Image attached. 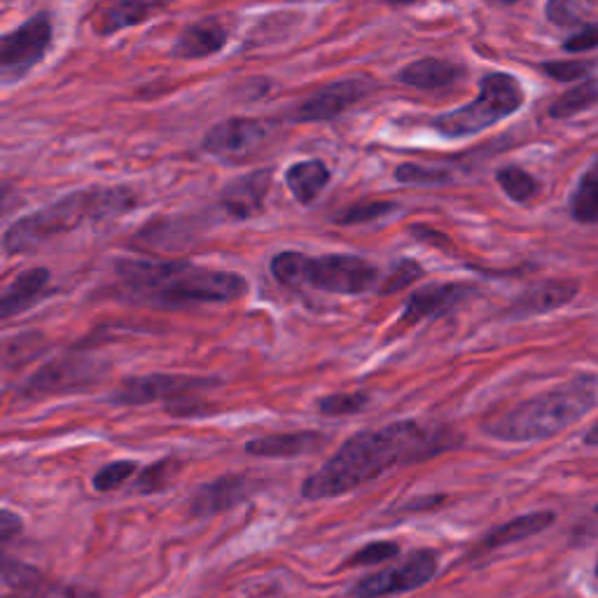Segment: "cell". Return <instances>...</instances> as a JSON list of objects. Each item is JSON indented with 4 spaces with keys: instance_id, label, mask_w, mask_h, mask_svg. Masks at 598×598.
<instances>
[{
    "instance_id": "cell-34",
    "label": "cell",
    "mask_w": 598,
    "mask_h": 598,
    "mask_svg": "<svg viewBox=\"0 0 598 598\" xmlns=\"http://www.w3.org/2000/svg\"><path fill=\"white\" fill-rule=\"evenodd\" d=\"M400 547L395 542H371L367 547H363L361 552H355L353 557H349V565H369V563H381L398 557Z\"/></svg>"
},
{
    "instance_id": "cell-10",
    "label": "cell",
    "mask_w": 598,
    "mask_h": 598,
    "mask_svg": "<svg viewBox=\"0 0 598 598\" xmlns=\"http://www.w3.org/2000/svg\"><path fill=\"white\" fill-rule=\"evenodd\" d=\"M103 375V367L85 358H61L38 369V375L30 377L22 393L26 398H45L83 391L96 383Z\"/></svg>"
},
{
    "instance_id": "cell-23",
    "label": "cell",
    "mask_w": 598,
    "mask_h": 598,
    "mask_svg": "<svg viewBox=\"0 0 598 598\" xmlns=\"http://www.w3.org/2000/svg\"><path fill=\"white\" fill-rule=\"evenodd\" d=\"M552 522H554L552 512H530V514H524V516H516V520L508 522L505 526L496 528L491 536L484 538L481 547L484 549H496V547H503V545H510V542H520L524 538H530V536H536V533L549 528V526H552Z\"/></svg>"
},
{
    "instance_id": "cell-33",
    "label": "cell",
    "mask_w": 598,
    "mask_h": 598,
    "mask_svg": "<svg viewBox=\"0 0 598 598\" xmlns=\"http://www.w3.org/2000/svg\"><path fill=\"white\" fill-rule=\"evenodd\" d=\"M136 467L138 465L134 461H118V463H110V465L101 467V471L94 475V489L96 491L120 489L122 484L136 473Z\"/></svg>"
},
{
    "instance_id": "cell-26",
    "label": "cell",
    "mask_w": 598,
    "mask_h": 598,
    "mask_svg": "<svg viewBox=\"0 0 598 598\" xmlns=\"http://www.w3.org/2000/svg\"><path fill=\"white\" fill-rule=\"evenodd\" d=\"M496 178H498V185L505 190L508 197H510L512 202H520V204H524V202H528V199L536 197L538 187H540L536 178H533L530 173H526V171L520 169V167H505V169H500Z\"/></svg>"
},
{
    "instance_id": "cell-5",
    "label": "cell",
    "mask_w": 598,
    "mask_h": 598,
    "mask_svg": "<svg viewBox=\"0 0 598 598\" xmlns=\"http://www.w3.org/2000/svg\"><path fill=\"white\" fill-rule=\"evenodd\" d=\"M273 279L288 288L312 285L337 295H363L375 288L379 269L355 255L309 257L297 251H283L271 260Z\"/></svg>"
},
{
    "instance_id": "cell-37",
    "label": "cell",
    "mask_w": 598,
    "mask_h": 598,
    "mask_svg": "<svg viewBox=\"0 0 598 598\" xmlns=\"http://www.w3.org/2000/svg\"><path fill=\"white\" fill-rule=\"evenodd\" d=\"M598 47V24H589L579 30V34L571 36L563 42L565 52H587Z\"/></svg>"
},
{
    "instance_id": "cell-22",
    "label": "cell",
    "mask_w": 598,
    "mask_h": 598,
    "mask_svg": "<svg viewBox=\"0 0 598 598\" xmlns=\"http://www.w3.org/2000/svg\"><path fill=\"white\" fill-rule=\"evenodd\" d=\"M161 5H164V0H120V3L110 5L99 20V30L101 34H118L122 28L136 26L141 22H145L155 14Z\"/></svg>"
},
{
    "instance_id": "cell-2",
    "label": "cell",
    "mask_w": 598,
    "mask_h": 598,
    "mask_svg": "<svg viewBox=\"0 0 598 598\" xmlns=\"http://www.w3.org/2000/svg\"><path fill=\"white\" fill-rule=\"evenodd\" d=\"M120 279L136 297L169 309L234 302L246 295V281L239 273L187 263H122Z\"/></svg>"
},
{
    "instance_id": "cell-11",
    "label": "cell",
    "mask_w": 598,
    "mask_h": 598,
    "mask_svg": "<svg viewBox=\"0 0 598 598\" xmlns=\"http://www.w3.org/2000/svg\"><path fill=\"white\" fill-rule=\"evenodd\" d=\"M211 386H216V381L204 379V377L148 375V377L126 379L112 400H115L118 405H148V402H159V400L187 398Z\"/></svg>"
},
{
    "instance_id": "cell-16",
    "label": "cell",
    "mask_w": 598,
    "mask_h": 598,
    "mask_svg": "<svg viewBox=\"0 0 598 598\" xmlns=\"http://www.w3.org/2000/svg\"><path fill=\"white\" fill-rule=\"evenodd\" d=\"M230 38V30L218 17H208L197 24H190L173 45L178 59H204L218 54Z\"/></svg>"
},
{
    "instance_id": "cell-31",
    "label": "cell",
    "mask_w": 598,
    "mask_h": 598,
    "mask_svg": "<svg viewBox=\"0 0 598 598\" xmlns=\"http://www.w3.org/2000/svg\"><path fill=\"white\" fill-rule=\"evenodd\" d=\"M3 579L12 589H42V575L26 563L3 559Z\"/></svg>"
},
{
    "instance_id": "cell-25",
    "label": "cell",
    "mask_w": 598,
    "mask_h": 598,
    "mask_svg": "<svg viewBox=\"0 0 598 598\" xmlns=\"http://www.w3.org/2000/svg\"><path fill=\"white\" fill-rule=\"evenodd\" d=\"M571 213L577 222H598V171L582 178L571 199Z\"/></svg>"
},
{
    "instance_id": "cell-43",
    "label": "cell",
    "mask_w": 598,
    "mask_h": 598,
    "mask_svg": "<svg viewBox=\"0 0 598 598\" xmlns=\"http://www.w3.org/2000/svg\"><path fill=\"white\" fill-rule=\"evenodd\" d=\"M500 3H516V0H500Z\"/></svg>"
},
{
    "instance_id": "cell-32",
    "label": "cell",
    "mask_w": 598,
    "mask_h": 598,
    "mask_svg": "<svg viewBox=\"0 0 598 598\" xmlns=\"http://www.w3.org/2000/svg\"><path fill=\"white\" fill-rule=\"evenodd\" d=\"M369 402L365 393H334L318 400V410L326 416H349L361 412Z\"/></svg>"
},
{
    "instance_id": "cell-4",
    "label": "cell",
    "mask_w": 598,
    "mask_h": 598,
    "mask_svg": "<svg viewBox=\"0 0 598 598\" xmlns=\"http://www.w3.org/2000/svg\"><path fill=\"white\" fill-rule=\"evenodd\" d=\"M596 405L589 386H569L549 391L505 412L487 424V432L500 442H538L577 424Z\"/></svg>"
},
{
    "instance_id": "cell-45",
    "label": "cell",
    "mask_w": 598,
    "mask_h": 598,
    "mask_svg": "<svg viewBox=\"0 0 598 598\" xmlns=\"http://www.w3.org/2000/svg\"><path fill=\"white\" fill-rule=\"evenodd\" d=\"M596 512H598V508H596Z\"/></svg>"
},
{
    "instance_id": "cell-42",
    "label": "cell",
    "mask_w": 598,
    "mask_h": 598,
    "mask_svg": "<svg viewBox=\"0 0 598 598\" xmlns=\"http://www.w3.org/2000/svg\"><path fill=\"white\" fill-rule=\"evenodd\" d=\"M388 3L402 8V5H412V3H416V0H388Z\"/></svg>"
},
{
    "instance_id": "cell-15",
    "label": "cell",
    "mask_w": 598,
    "mask_h": 598,
    "mask_svg": "<svg viewBox=\"0 0 598 598\" xmlns=\"http://www.w3.org/2000/svg\"><path fill=\"white\" fill-rule=\"evenodd\" d=\"M47 295H52L50 290V271L45 267L38 269H28L20 273L3 293V300H0V316L12 318L28 312L30 306H36L42 302Z\"/></svg>"
},
{
    "instance_id": "cell-12",
    "label": "cell",
    "mask_w": 598,
    "mask_h": 598,
    "mask_svg": "<svg viewBox=\"0 0 598 598\" xmlns=\"http://www.w3.org/2000/svg\"><path fill=\"white\" fill-rule=\"evenodd\" d=\"M369 85L363 80H339V83H330L328 87L318 89L309 99L302 101L295 110L297 122H328L337 115H342L355 103H361L369 94Z\"/></svg>"
},
{
    "instance_id": "cell-30",
    "label": "cell",
    "mask_w": 598,
    "mask_h": 598,
    "mask_svg": "<svg viewBox=\"0 0 598 598\" xmlns=\"http://www.w3.org/2000/svg\"><path fill=\"white\" fill-rule=\"evenodd\" d=\"M395 178L405 185H444L451 181V173L440 167L402 164V167H398Z\"/></svg>"
},
{
    "instance_id": "cell-28",
    "label": "cell",
    "mask_w": 598,
    "mask_h": 598,
    "mask_svg": "<svg viewBox=\"0 0 598 598\" xmlns=\"http://www.w3.org/2000/svg\"><path fill=\"white\" fill-rule=\"evenodd\" d=\"M178 471H181V463H178L175 459L159 461L150 467H145V471L138 477V481H136V489L141 493H157L161 489H167L169 484L173 481V477L178 475Z\"/></svg>"
},
{
    "instance_id": "cell-39",
    "label": "cell",
    "mask_w": 598,
    "mask_h": 598,
    "mask_svg": "<svg viewBox=\"0 0 598 598\" xmlns=\"http://www.w3.org/2000/svg\"><path fill=\"white\" fill-rule=\"evenodd\" d=\"M54 598H101V596L89 591V589H83V587H63V589L54 591Z\"/></svg>"
},
{
    "instance_id": "cell-35",
    "label": "cell",
    "mask_w": 598,
    "mask_h": 598,
    "mask_svg": "<svg viewBox=\"0 0 598 598\" xmlns=\"http://www.w3.org/2000/svg\"><path fill=\"white\" fill-rule=\"evenodd\" d=\"M542 71L549 77L559 80V83H575V80L585 77L589 73V63H585V61H552V63H545Z\"/></svg>"
},
{
    "instance_id": "cell-19",
    "label": "cell",
    "mask_w": 598,
    "mask_h": 598,
    "mask_svg": "<svg viewBox=\"0 0 598 598\" xmlns=\"http://www.w3.org/2000/svg\"><path fill=\"white\" fill-rule=\"evenodd\" d=\"M248 493V479L244 477H222L218 481L204 484V487L192 496L190 512L194 516H211L222 510H230Z\"/></svg>"
},
{
    "instance_id": "cell-27",
    "label": "cell",
    "mask_w": 598,
    "mask_h": 598,
    "mask_svg": "<svg viewBox=\"0 0 598 598\" xmlns=\"http://www.w3.org/2000/svg\"><path fill=\"white\" fill-rule=\"evenodd\" d=\"M591 8L594 0H547V20L557 26H577Z\"/></svg>"
},
{
    "instance_id": "cell-7",
    "label": "cell",
    "mask_w": 598,
    "mask_h": 598,
    "mask_svg": "<svg viewBox=\"0 0 598 598\" xmlns=\"http://www.w3.org/2000/svg\"><path fill=\"white\" fill-rule=\"evenodd\" d=\"M52 42V24L47 14L24 22L0 40V71L5 80H17L42 61Z\"/></svg>"
},
{
    "instance_id": "cell-29",
    "label": "cell",
    "mask_w": 598,
    "mask_h": 598,
    "mask_svg": "<svg viewBox=\"0 0 598 598\" xmlns=\"http://www.w3.org/2000/svg\"><path fill=\"white\" fill-rule=\"evenodd\" d=\"M393 202H361L346 211L339 213L334 220L339 224H363V222H371V220H381L386 216H391L395 211Z\"/></svg>"
},
{
    "instance_id": "cell-38",
    "label": "cell",
    "mask_w": 598,
    "mask_h": 598,
    "mask_svg": "<svg viewBox=\"0 0 598 598\" xmlns=\"http://www.w3.org/2000/svg\"><path fill=\"white\" fill-rule=\"evenodd\" d=\"M20 533H22V520H20V516L12 514L10 510H3V514H0V540L8 542L14 536H20Z\"/></svg>"
},
{
    "instance_id": "cell-20",
    "label": "cell",
    "mask_w": 598,
    "mask_h": 598,
    "mask_svg": "<svg viewBox=\"0 0 598 598\" xmlns=\"http://www.w3.org/2000/svg\"><path fill=\"white\" fill-rule=\"evenodd\" d=\"M577 295L575 281H545L533 285L530 290L512 304V316H538L554 312L559 306L569 304Z\"/></svg>"
},
{
    "instance_id": "cell-8",
    "label": "cell",
    "mask_w": 598,
    "mask_h": 598,
    "mask_svg": "<svg viewBox=\"0 0 598 598\" xmlns=\"http://www.w3.org/2000/svg\"><path fill=\"white\" fill-rule=\"evenodd\" d=\"M438 573V554L432 549H418L407 561L393 569H383L375 575L361 579L353 587L355 598H383L391 594H405L428 585Z\"/></svg>"
},
{
    "instance_id": "cell-44",
    "label": "cell",
    "mask_w": 598,
    "mask_h": 598,
    "mask_svg": "<svg viewBox=\"0 0 598 598\" xmlns=\"http://www.w3.org/2000/svg\"><path fill=\"white\" fill-rule=\"evenodd\" d=\"M596 575H598V559H596Z\"/></svg>"
},
{
    "instance_id": "cell-41",
    "label": "cell",
    "mask_w": 598,
    "mask_h": 598,
    "mask_svg": "<svg viewBox=\"0 0 598 598\" xmlns=\"http://www.w3.org/2000/svg\"><path fill=\"white\" fill-rule=\"evenodd\" d=\"M585 442L587 444H591V447H598V422L589 428V432H587V438H585Z\"/></svg>"
},
{
    "instance_id": "cell-1",
    "label": "cell",
    "mask_w": 598,
    "mask_h": 598,
    "mask_svg": "<svg viewBox=\"0 0 598 598\" xmlns=\"http://www.w3.org/2000/svg\"><path fill=\"white\" fill-rule=\"evenodd\" d=\"M451 442L447 430H435L416 422H398L379 430L355 435L342 449L304 481L302 493L309 500L337 498L365 487L398 465L426 461Z\"/></svg>"
},
{
    "instance_id": "cell-24",
    "label": "cell",
    "mask_w": 598,
    "mask_h": 598,
    "mask_svg": "<svg viewBox=\"0 0 598 598\" xmlns=\"http://www.w3.org/2000/svg\"><path fill=\"white\" fill-rule=\"evenodd\" d=\"M596 101H598V80H587V83H582L561 94L552 103V108H549V115L554 120H569L577 115V112L591 108Z\"/></svg>"
},
{
    "instance_id": "cell-9",
    "label": "cell",
    "mask_w": 598,
    "mask_h": 598,
    "mask_svg": "<svg viewBox=\"0 0 598 598\" xmlns=\"http://www.w3.org/2000/svg\"><path fill=\"white\" fill-rule=\"evenodd\" d=\"M269 126L260 120L234 118L211 126L204 136V150L222 161H244L263 148Z\"/></svg>"
},
{
    "instance_id": "cell-40",
    "label": "cell",
    "mask_w": 598,
    "mask_h": 598,
    "mask_svg": "<svg viewBox=\"0 0 598 598\" xmlns=\"http://www.w3.org/2000/svg\"><path fill=\"white\" fill-rule=\"evenodd\" d=\"M3 598H42V589H12Z\"/></svg>"
},
{
    "instance_id": "cell-6",
    "label": "cell",
    "mask_w": 598,
    "mask_h": 598,
    "mask_svg": "<svg viewBox=\"0 0 598 598\" xmlns=\"http://www.w3.org/2000/svg\"><path fill=\"white\" fill-rule=\"evenodd\" d=\"M524 106V89L508 73H491L481 80L479 96L463 108L435 118V132L447 138L475 136L484 129L514 115Z\"/></svg>"
},
{
    "instance_id": "cell-3",
    "label": "cell",
    "mask_w": 598,
    "mask_h": 598,
    "mask_svg": "<svg viewBox=\"0 0 598 598\" xmlns=\"http://www.w3.org/2000/svg\"><path fill=\"white\" fill-rule=\"evenodd\" d=\"M134 206V192L126 187H89L38 208L26 218L12 222L3 236L8 255L30 253L52 239L80 230L87 222L112 218Z\"/></svg>"
},
{
    "instance_id": "cell-14",
    "label": "cell",
    "mask_w": 598,
    "mask_h": 598,
    "mask_svg": "<svg viewBox=\"0 0 598 598\" xmlns=\"http://www.w3.org/2000/svg\"><path fill=\"white\" fill-rule=\"evenodd\" d=\"M467 290L461 283H430L407 300L405 312H402L400 326H416L426 318H438L449 314L454 306L465 300Z\"/></svg>"
},
{
    "instance_id": "cell-36",
    "label": "cell",
    "mask_w": 598,
    "mask_h": 598,
    "mask_svg": "<svg viewBox=\"0 0 598 598\" xmlns=\"http://www.w3.org/2000/svg\"><path fill=\"white\" fill-rule=\"evenodd\" d=\"M422 267H418L416 263H402L395 271H393V277L386 281L383 290L381 293H398V290H405L407 285H412L414 281L422 279Z\"/></svg>"
},
{
    "instance_id": "cell-17",
    "label": "cell",
    "mask_w": 598,
    "mask_h": 598,
    "mask_svg": "<svg viewBox=\"0 0 598 598\" xmlns=\"http://www.w3.org/2000/svg\"><path fill=\"white\" fill-rule=\"evenodd\" d=\"M326 435L316 430H302V432H283V435H267V438H257L246 444V451L251 456L263 459H295L316 451Z\"/></svg>"
},
{
    "instance_id": "cell-18",
    "label": "cell",
    "mask_w": 598,
    "mask_h": 598,
    "mask_svg": "<svg viewBox=\"0 0 598 598\" xmlns=\"http://www.w3.org/2000/svg\"><path fill=\"white\" fill-rule=\"evenodd\" d=\"M465 77V71L459 63L442 61V59H422L400 71L398 80L402 85L424 89V91H440L454 87L459 80Z\"/></svg>"
},
{
    "instance_id": "cell-21",
    "label": "cell",
    "mask_w": 598,
    "mask_h": 598,
    "mask_svg": "<svg viewBox=\"0 0 598 598\" xmlns=\"http://www.w3.org/2000/svg\"><path fill=\"white\" fill-rule=\"evenodd\" d=\"M285 183L300 204L309 206L320 197L322 190L328 187L330 169L322 164L320 159L297 161V164H293L285 171Z\"/></svg>"
},
{
    "instance_id": "cell-13",
    "label": "cell",
    "mask_w": 598,
    "mask_h": 598,
    "mask_svg": "<svg viewBox=\"0 0 598 598\" xmlns=\"http://www.w3.org/2000/svg\"><path fill=\"white\" fill-rule=\"evenodd\" d=\"M271 185V171H253L236 178L220 192V206L232 220H248L265 208L267 192Z\"/></svg>"
}]
</instances>
